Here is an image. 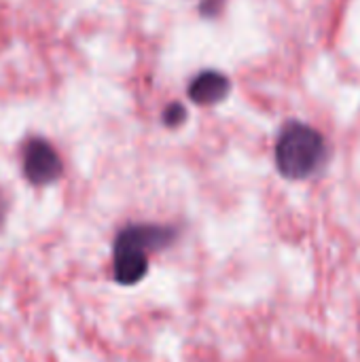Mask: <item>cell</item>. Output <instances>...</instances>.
<instances>
[{"label": "cell", "mask_w": 360, "mask_h": 362, "mask_svg": "<svg viewBox=\"0 0 360 362\" xmlns=\"http://www.w3.org/2000/svg\"><path fill=\"white\" fill-rule=\"evenodd\" d=\"M180 240V227L172 223H127L112 240V280L121 286L140 284L149 269L151 257L172 248Z\"/></svg>", "instance_id": "6da1fadb"}, {"label": "cell", "mask_w": 360, "mask_h": 362, "mask_svg": "<svg viewBox=\"0 0 360 362\" xmlns=\"http://www.w3.org/2000/svg\"><path fill=\"white\" fill-rule=\"evenodd\" d=\"M329 159L327 138L303 121H289L274 144V163L282 178L299 182L316 176Z\"/></svg>", "instance_id": "7a4b0ae2"}, {"label": "cell", "mask_w": 360, "mask_h": 362, "mask_svg": "<svg viewBox=\"0 0 360 362\" xmlns=\"http://www.w3.org/2000/svg\"><path fill=\"white\" fill-rule=\"evenodd\" d=\"M21 172L34 187H47L62 178L64 161L57 148L45 138H28L21 146Z\"/></svg>", "instance_id": "3957f363"}, {"label": "cell", "mask_w": 360, "mask_h": 362, "mask_svg": "<svg viewBox=\"0 0 360 362\" xmlns=\"http://www.w3.org/2000/svg\"><path fill=\"white\" fill-rule=\"evenodd\" d=\"M231 93V81L221 70H202L187 87V95L197 106H216Z\"/></svg>", "instance_id": "277c9868"}, {"label": "cell", "mask_w": 360, "mask_h": 362, "mask_svg": "<svg viewBox=\"0 0 360 362\" xmlns=\"http://www.w3.org/2000/svg\"><path fill=\"white\" fill-rule=\"evenodd\" d=\"M187 117H189V112H187V106L182 102H170L161 112V123L168 129H176L182 123H187Z\"/></svg>", "instance_id": "5b68a950"}, {"label": "cell", "mask_w": 360, "mask_h": 362, "mask_svg": "<svg viewBox=\"0 0 360 362\" xmlns=\"http://www.w3.org/2000/svg\"><path fill=\"white\" fill-rule=\"evenodd\" d=\"M225 2H227V0H202V2H199V15L212 19V17H216V15L223 13Z\"/></svg>", "instance_id": "8992f818"}]
</instances>
